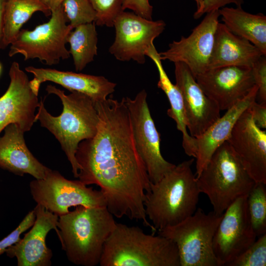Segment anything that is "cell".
Instances as JSON below:
<instances>
[{
  "mask_svg": "<svg viewBox=\"0 0 266 266\" xmlns=\"http://www.w3.org/2000/svg\"><path fill=\"white\" fill-rule=\"evenodd\" d=\"M247 196L227 208L216 231L212 247L218 266H228L257 239L248 214Z\"/></svg>",
  "mask_w": 266,
  "mask_h": 266,
  "instance_id": "cell-12",
  "label": "cell"
},
{
  "mask_svg": "<svg viewBox=\"0 0 266 266\" xmlns=\"http://www.w3.org/2000/svg\"><path fill=\"white\" fill-rule=\"evenodd\" d=\"M7 0H0V49H3L4 17Z\"/></svg>",
  "mask_w": 266,
  "mask_h": 266,
  "instance_id": "cell-36",
  "label": "cell"
},
{
  "mask_svg": "<svg viewBox=\"0 0 266 266\" xmlns=\"http://www.w3.org/2000/svg\"><path fill=\"white\" fill-rule=\"evenodd\" d=\"M35 217V212L33 209L27 214L14 230L0 240V256L5 252L8 247L21 239L20 236L23 233L33 226Z\"/></svg>",
  "mask_w": 266,
  "mask_h": 266,
  "instance_id": "cell-31",
  "label": "cell"
},
{
  "mask_svg": "<svg viewBox=\"0 0 266 266\" xmlns=\"http://www.w3.org/2000/svg\"><path fill=\"white\" fill-rule=\"evenodd\" d=\"M202 0H194L196 3L197 9H198L200 6Z\"/></svg>",
  "mask_w": 266,
  "mask_h": 266,
  "instance_id": "cell-38",
  "label": "cell"
},
{
  "mask_svg": "<svg viewBox=\"0 0 266 266\" xmlns=\"http://www.w3.org/2000/svg\"><path fill=\"white\" fill-rule=\"evenodd\" d=\"M37 11L45 16L51 12L39 0H7L4 11L3 49L16 39L23 25Z\"/></svg>",
  "mask_w": 266,
  "mask_h": 266,
  "instance_id": "cell-25",
  "label": "cell"
},
{
  "mask_svg": "<svg viewBox=\"0 0 266 266\" xmlns=\"http://www.w3.org/2000/svg\"><path fill=\"white\" fill-rule=\"evenodd\" d=\"M129 9L138 16L152 20L153 6L149 0H124L123 10Z\"/></svg>",
  "mask_w": 266,
  "mask_h": 266,
  "instance_id": "cell-34",
  "label": "cell"
},
{
  "mask_svg": "<svg viewBox=\"0 0 266 266\" xmlns=\"http://www.w3.org/2000/svg\"><path fill=\"white\" fill-rule=\"evenodd\" d=\"M175 85L183 99L187 129L197 138L220 117L217 104L208 98L184 63H174Z\"/></svg>",
  "mask_w": 266,
  "mask_h": 266,
  "instance_id": "cell-17",
  "label": "cell"
},
{
  "mask_svg": "<svg viewBox=\"0 0 266 266\" xmlns=\"http://www.w3.org/2000/svg\"><path fill=\"white\" fill-rule=\"evenodd\" d=\"M219 12L223 24L232 33L249 41L266 55V15L247 12L241 7L225 6Z\"/></svg>",
  "mask_w": 266,
  "mask_h": 266,
  "instance_id": "cell-24",
  "label": "cell"
},
{
  "mask_svg": "<svg viewBox=\"0 0 266 266\" xmlns=\"http://www.w3.org/2000/svg\"><path fill=\"white\" fill-rule=\"evenodd\" d=\"M99 116L95 136L82 141L76 159L78 178L100 188L109 211L118 218L140 221L152 231L144 202L151 181L135 143L124 98L95 102Z\"/></svg>",
  "mask_w": 266,
  "mask_h": 266,
  "instance_id": "cell-1",
  "label": "cell"
},
{
  "mask_svg": "<svg viewBox=\"0 0 266 266\" xmlns=\"http://www.w3.org/2000/svg\"><path fill=\"white\" fill-rule=\"evenodd\" d=\"M10 83L0 97V133L9 124H14L24 133L31 130L35 121L38 107V96L32 90L27 74L18 63L13 62L9 68Z\"/></svg>",
  "mask_w": 266,
  "mask_h": 266,
  "instance_id": "cell-14",
  "label": "cell"
},
{
  "mask_svg": "<svg viewBox=\"0 0 266 266\" xmlns=\"http://www.w3.org/2000/svg\"><path fill=\"white\" fill-rule=\"evenodd\" d=\"M196 179L200 193L207 196L213 211L219 214L248 195L256 183L227 141L216 150Z\"/></svg>",
  "mask_w": 266,
  "mask_h": 266,
  "instance_id": "cell-6",
  "label": "cell"
},
{
  "mask_svg": "<svg viewBox=\"0 0 266 266\" xmlns=\"http://www.w3.org/2000/svg\"><path fill=\"white\" fill-rule=\"evenodd\" d=\"M155 63L159 72L158 87L166 94L170 108L167 110V115L176 123L177 129L182 134V147L189 156L196 158L197 155L196 138L191 136L187 131V120L182 94L176 85L172 83L167 76L162 64L159 53L153 44L146 52Z\"/></svg>",
  "mask_w": 266,
  "mask_h": 266,
  "instance_id": "cell-23",
  "label": "cell"
},
{
  "mask_svg": "<svg viewBox=\"0 0 266 266\" xmlns=\"http://www.w3.org/2000/svg\"><path fill=\"white\" fill-rule=\"evenodd\" d=\"M116 224L106 206H78L59 216L58 236L68 260L78 266L99 265Z\"/></svg>",
  "mask_w": 266,
  "mask_h": 266,
  "instance_id": "cell-3",
  "label": "cell"
},
{
  "mask_svg": "<svg viewBox=\"0 0 266 266\" xmlns=\"http://www.w3.org/2000/svg\"><path fill=\"white\" fill-rule=\"evenodd\" d=\"M45 90L48 94L59 98L63 111L59 116L52 115L41 99L35 121L58 140L71 165L74 177L78 178L80 166L75 155L79 144L93 137L97 132L99 116L95 102L84 94L72 91L66 95L64 91L52 85H48Z\"/></svg>",
  "mask_w": 266,
  "mask_h": 266,
  "instance_id": "cell-2",
  "label": "cell"
},
{
  "mask_svg": "<svg viewBox=\"0 0 266 266\" xmlns=\"http://www.w3.org/2000/svg\"><path fill=\"white\" fill-rule=\"evenodd\" d=\"M98 33L95 22L73 29L67 37L69 50L76 71L82 70L97 55Z\"/></svg>",
  "mask_w": 266,
  "mask_h": 266,
  "instance_id": "cell-26",
  "label": "cell"
},
{
  "mask_svg": "<svg viewBox=\"0 0 266 266\" xmlns=\"http://www.w3.org/2000/svg\"><path fill=\"white\" fill-rule=\"evenodd\" d=\"M266 233L259 237L228 266H266Z\"/></svg>",
  "mask_w": 266,
  "mask_h": 266,
  "instance_id": "cell-29",
  "label": "cell"
},
{
  "mask_svg": "<svg viewBox=\"0 0 266 266\" xmlns=\"http://www.w3.org/2000/svg\"><path fill=\"white\" fill-rule=\"evenodd\" d=\"M205 14L188 36H181L170 43L166 50L159 53L161 60L185 64L195 77L208 69L219 22V10Z\"/></svg>",
  "mask_w": 266,
  "mask_h": 266,
  "instance_id": "cell-13",
  "label": "cell"
},
{
  "mask_svg": "<svg viewBox=\"0 0 266 266\" xmlns=\"http://www.w3.org/2000/svg\"><path fill=\"white\" fill-rule=\"evenodd\" d=\"M0 137V167L15 175L28 174L35 179L43 178L50 168L41 164L27 147L24 133L10 124Z\"/></svg>",
  "mask_w": 266,
  "mask_h": 266,
  "instance_id": "cell-20",
  "label": "cell"
},
{
  "mask_svg": "<svg viewBox=\"0 0 266 266\" xmlns=\"http://www.w3.org/2000/svg\"><path fill=\"white\" fill-rule=\"evenodd\" d=\"M30 190L37 204L59 216L67 213L72 206H106L100 190L87 187L79 180L67 179L51 169L43 178L32 180Z\"/></svg>",
  "mask_w": 266,
  "mask_h": 266,
  "instance_id": "cell-9",
  "label": "cell"
},
{
  "mask_svg": "<svg viewBox=\"0 0 266 266\" xmlns=\"http://www.w3.org/2000/svg\"><path fill=\"white\" fill-rule=\"evenodd\" d=\"M258 96L255 85L250 91L233 106L227 110L201 135L196 138V177L205 167L216 150L228 139L232 130L241 114Z\"/></svg>",
  "mask_w": 266,
  "mask_h": 266,
  "instance_id": "cell-21",
  "label": "cell"
},
{
  "mask_svg": "<svg viewBox=\"0 0 266 266\" xmlns=\"http://www.w3.org/2000/svg\"><path fill=\"white\" fill-rule=\"evenodd\" d=\"M223 215L199 208L179 223L158 231V234L174 242L180 266H218L212 242Z\"/></svg>",
  "mask_w": 266,
  "mask_h": 266,
  "instance_id": "cell-7",
  "label": "cell"
},
{
  "mask_svg": "<svg viewBox=\"0 0 266 266\" xmlns=\"http://www.w3.org/2000/svg\"><path fill=\"white\" fill-rule=\"evenodd\" d=\"M263 55L252 43L233 34L219 22L208 69L226 66L251 67Z\"/></svg>",
  "mask_w": 266,
  "mask_h": 266,
  "instance_id": "cell-22",
  "label": "cell"
},
{
  "mask_svg": "<svg viewBox=\"0 0 266 266\" xmlns=\"http://www.w3.org/2000/svg\"><path fill=\"white\" fill-rule=\"evenodd\" d=\"M255 84L258 87V95L261 102H266V57L261 56L251 67Z\"/></svg>",
  "mask_w": 266,
  "mask_h": 266,
  "instance_id": "cell-32",
  "label": "cell"
},
{
  "mask_svg": "<svg viewBox=\"0 0 266 266\" xmlns=\"http://www.w3.org/2000/svg\"><path fill=\"white\" fill-rule=\"evenodd\" d=\"M62 6L68 23L73 29L96 21V12L90 0H64Z\"/></svg>",
  "mask_w": 266,
  "mask_h": 266,
  "instance_id": "cell-28",
  "label": "cell"
},
{
  "mask_svg": "<svg viewBox=\"0 0 266 266\" xmlns=\"http://www.w3.org/2000/svg\"><path fill=\"white\" fill-rule=\"evenodd\" d=\"M194 159L180 163L156 183L144 202L145 214L157 231L174 226L197 210L199 191L192 170Z\"/></svg>",
  "mask_w": 266,
  "mask_h": 266,
  "instance_id": "cell-4",
  "label": "cell"
},
{
  "mask_svg": "<svg viewBox=\"0 0 266 266\" xmlns=\"http://www.w3.org/2000/svg\"><path fill=\"white\" fill-rule=\"evenodd\" d=\"M33 210L36 217L31 229L5 253L9 258H16L18 266H50L53 253L46 238L53 229L58 235L59 216L38 204Z\"/></svg>",
  "mask_w": 266,
  "mask_h": 266,
  "instance_id": "cell-18",
  "label": "cell"
},
{
  "mask_svg": "<svg viewBox=\"0 0 266 266\" xmlns=\"http://www.w3.org/2000/svg\"><path fill=\"white\" fill-rule=\"evenodd\" d=\"M96 12V25L112 27L116 18L123 11L124 0H90Z\"/></svg>",
  "mask_w": 266,
  "mask_h": 266,
  "instance_id": "cell-30",
  "label": "cell"
},
{
  "mask_svg": "<svg viewBox=\"0 0 266 266\" xmlns=\"http://www.w3.org/2000/svg\"><path fill=\"white\" fill-rule=\"evenodd\" d=\"M25 70L33 74L30 86L37 96L41 83L51 81L59 84L70 92L76 91L91 98L95 102L105 100L115 91L116 84L103 76L78 73L52 68H38L29 66Z\"/></svg>",
  "mask_w": 266,
  "mask_h": 266,
  "instance_id": "cell-19",
  "label": "cell"
},
{
  "mask_svg": "<svg viewBox=\"0 0 266 266\" xmlns=\"http://www.w3.org/2000/svg\"><path fill=\"white\" fill-rule=\"evenodd\" d=\"M244 0H202L200 7L194 14L195 19H199L203 14L211 11L218 10L231 3L235 4L237 7H241Z\"/></svg>",
  "mask_w": 266,
  "mask_h": 266,
  "instance_id": "cell-33",
  "label": "cell"
},
{
  "mask_svg": "<svg viewBox=\"0 0 266 266\" xmlns=\"http://www.w3.org/2000/svg\"><path fill=\"white\" fill-rule=\"evenodd\" d=\"M100 266H180L177 247L159 234L137 226L117 223L106 241Z\"/></svg>",
  "mask_w": 266,
  "mask_h": 266,
  "instance_id": "cell-5",
  "label": "cell"
},
{
  "mask_svg": "<svg viewBox=\"0 0 266 266\" xmlns=\"http://www.w3.org/2000/svg\"><path fill=\"white\" fill-rule=\"evenodd\" d=\"M143 89L133 99L124 98L128 107L137 150L151 183H156L171 171L175 165L166 160L160 149V134L157 130Z\"/></svg>",
  "mask_w": 266,
  "mask_h": 266,
  "instance_id": "cell-10",
  "label": "cell"
},
{
  "mask_svg": "<svg viewBox=\"0 0 266 266\" xmlns=\"http://www.w3.org/2000/svg\"><path fill=\"white\" fill-rule=\"evenodd\" d=\"M1 65L0 64V74L1 73Z\"/></svg>",
  "mask_w": 266,
  "mask_h": 266,
  "instance_id": "cell-39",
  "label": "cell"
},
{
  "mask_svg": "<svg viewBox=\"0 0 266 266\" xmlns=\"http://www.w3.org/2000/svg\"><path fill=\"white\" fill-rule=\"evenodd\" d=\"M166 26L163 20H150L134 12L123 11L114 21L115 38L109 52L120 61L133 60L143 64L146 52Z\"/></svg>",
  "mask_w": 266,
  "mask_h": 266,
  "instance_id": "cell-11",
  "label": "cell"
},
{
  "mask_svg": "<svg viewBox=\"0 0 266 266\" xmlns=\"http://www.w3.org/2000/svg\"><path fill=\"white\" fill-rule=\"evenodd\" d=\"M51 11L60 7L64 0H39Z\"/></svg>",
  "mask_w": 266,
  "mask_h": 266,
  "instance_id": "cell-37",
  "label": "cell"
},
{
  "mask_svg": "<svg viewBox=\"0 0 266 266\" xmlns=\"http://www.w3.org/2000/svg\"><path fill=\"white\" fill-rule=\"evenodd\" d=\"M256 125L261 129H266V102L258 103L254 101L248 107Z\"/></svg>",
  "mask_w": 266,
  "mask_h": 266,
  "instance_id": "cell-35",
  "label": "cell"
},
{
  "mask_svg": "<svg viewBox=\"0 0 266 266\" xmlns=\"http://www.w3.org/2000/svg\"><path fill=\"white\" fill-rule=\"evenodd\" d=\"M195 79L221 111L231 108L255 85L251 67L243 66L209 69L197 75Z\"/></svg>",
  "mask_w": 266,
  "mask_h": 266,
  "instance_id": "cell-15",
  "label": "cell"
},
{
  "mask_svg": "<svg viewBox=\"0 0 266 266\" xmlns=\"http://www.w3.org/2000/svg\"><path fill=\"white\" fill-rule=\"evenodd\" d=\"M227 141L253 180L266 184V131L256 125L248 108L237 120Z\"/></svg>",
  "mask_w": 266,
  "mask_h": 266,
  "instance_id": "cell-16",
  "label": "cell"
},
{
  "mask_svg": "<svg viewBox=\"0 0 266 266\" xmlns=\"http://www.w3.org/2000/svg\"><path fill=\"white\" fill-rule=\"evenodd\" d=\"M266 185L256 182L247 196L248 214L257 237L266 233Z\"/></svg>",
  "mask_w": 266,
  "mask_h": 266,
  "instance_id": "cell-27",
  "label": "cell"
},
{
  "mask_svg": "<svg viewBox=\"0 0 266 266\" xmlns=\"http://www.w3.org/2000/svg\"><path fill=\"white\" fill-rule=\"evenodd\" d=\"M46 23L37 26L33 30L21 29L10 44L9 57L21 54L24 60L38 59L52 66L67 59L70 53L66 47L67 37L73 28L68 24L62 5L51 11Z\"/></svg>",
  "mask_w": 266,
  "mask_h": 266,
  "instance_id": "cell-8",
  "label": "cell"
}]
</instances>
